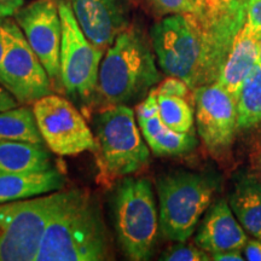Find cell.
Masks as SVG:
<instances>
[{"instance_id": "cell-1", "label": "cell", "mask_w": 261, "mask_h": 261, "mask_svg": "<svg viewBox=\"0 0 261 261\" xmlns=\"http://www.w3.org/2000/svg\"><path fill=\"white\" fill-rule=\"evenodd\" d=\"M114 259L113 240L98 200L81 189L67 190L48 221L37 261Z\"/></svg>"}, {"instance_id": "cell-2", "label": "cell", "mask_w": 261, "mask_h": 261, "mask_svg": "<svg viewBox=\"0 0 261 261\" xmlns=\"http://www.w3.org/2000/svg\"><path fill=\"white\" fill-rule=\"evenodd\" d=\"M137 25H128L108 47L99 68L96 99L107 107L138 102L161 80L155 52Z\"/></svg>"}, {"instance_id": "cell-3", "label": "cell", "mask_w": 261, "mask_h": 261, "mask_svg": "<svg viewBox=\"0 0 261 261\" xmlns=\"http://www.w3.org/2000/svg\"><path fill=\"white\" fill-rule=\"evenodd\" d=\"M112 208L117 242L127 259H151L160 231L151 182L145 178H123L114 191Z\"/></svg>"}, {"instance_id": "cell-4", "label": "cell", "mask_w": 261, "mask_h": 261, "mask_svg": "<svg viewBox=\"0 0 261 261\" xmlns=\"http://www.w3.org/2000/svg\"><path fill=\"white\" fill-rule=\"evenodd\" d=\"M218 179L212 174L175 172L159 177L160 231L173 242H187L210 208Z\"/></svg>"}, {"instance_id": "cell-5", "label": "cell", "mask_w": 261, "mask_h": 261, "mask_svg": "<svg viewBox=\"0 0 261 261\" xmlns=\"http://www.w3.org/2000/svg\"><path fill=\"white\" fill-rule=\"evenodd\" d=\"M97 165L103 180L128 177L145 167L150 151L139 130L135 110L127 104L107 107L94 119Z\"/></svg>"}, {"instance_id": "cell-6", "label": "cell", "mask_w": 261, "mask_h": 261, "mask_svg": "<svg viewBox=\"0 0 261 261\" xmlns=\"http://www.w3.org/2000/svg\"><path fill=\"white\" fill-rule=\"evenodd\" d=\"M150 39L163 73L184 80L192 91L202 86L203 39L194 11L165 16L150 29Z\"/></svg>"}, {"instance_id": "cell-7", "label": "cell", "mask_w": 261, "mask_h": 261, "mask_svg": "<svg viewBox=\"0 0 261 261\" xmlns=\"http://www.w3.org/2000/svg\"><path fill=\"white\" fill-rule=\"evenodd\" d=\"M67 190L0 204V261H37L45 230Z\"/></svg>"}, {"instance_id": "cell-8", "label": "cell", "mask_w": 261, "mask_h": 261, "mask_svg": "<svg viewBox=\"0 0 261 261\" xmlns=\"http://www.w3.org/2000/svg\"><path fill=\"white\" fill-rule=\"evenodd\" d=\"M62 22L61 85L65 94L86 108L96 100L98 77L106 51L87 39L75 18L69 0H58Z\"/></svg>"}, {"instance_id": "cell-9", "label": "cell", "mask_w": 261, "mask_h": 261, "mask_svg": "<svg viewBox=\"0 0 261 261\" xmlns=\"http://www.w3.org/2000/svg\"><path fill=\"white\" fill-rule=\"evenodd\" d=\"M5 52L0 64V84L18 103L29 104L54 92L46 69L15 18L3 19Z\"/></svg>"}, {"instance_id": "cell-10", "label": "cell", "mask_w": 261, "mask_h": 261, "mask_svg": "<svg viewBox=\"0 0 261 261\" xmlns=\"http://www.w3.org/2000/svg\"><path fill=\"white\" fill-rule=\"evenodd\" d=\"M33 112L45 144L56 155L97 151L96 137L83 114L67 98L47 94L33 103Z\"/></svg>"}, {"instance_id": "cell-11", "label": "cell", "mask_w": 261, "mask_h": 261, "mask_svg": "<svg viewBox=\"0 0 261 261\" xmlns=\"http://www.w3.org/2000/svg\"><path fill=\"white\" fill-rule=\"evenodd\" d=\"M52 84H61L62 22L58 0H33L14 15Z\"/></svg>"}, {"instance_id": "cell-12", "label": "cell", "mask_w": 261, "mask_h": 261, "mask_svg": "<svg viewBox=\"0 0 261 261\" xmlns=\"http://www.w3.org/2000/svg\"><path fill=\"white\" fill-rule=\"evenodd\" d=\"M195 115L202 142L213 155L230 148L237 127V100L218 83L194 90Z\"/></svg>"}, {"instance_id": "cell-13", "label": "cell", "mask_w": 261, "mask_h": 261, "mask_svg": "<svg viewBox=\"0 0 261 261\" xmlns=\"http://www.w3.org/2000/svg\"><path fill=\"white\" fill-rule=\"evenodd\" d=\"M69 3L85 35L103 51L129 25L123 0H69Z\"/></svg>"}, {"instance_id": "cell-14", "label": "cell", "mask_w": 261, "mask_h": 261, "mask_svg": "<svg viewBox=\"0 0 261 261\" xmlns=\"http://www.w3.org/2000/svg\"><path fill=\"white\" fill-rule=\"evenodd\" d=\"M248 236L225 200L212 205L195 237L196 246L212 254L243 249Z\"/></svg>"}, {"instance_id": "cell-15", "label": "cell", "mask_w": 261, "mask_h": 261, "mask_svg": "<svg viewBox=\"0 0 261 261\" xmlns=\"http://www.w3.org/2000/svg\"><path fill=\"white\" fill-rule=\"evenodd\" d=\"M259 35L260 31L254 29L247 22L244 23L217 80L236 100L244 80L259 62Z\"/></svg>"}, {"instance_id": "cell-16", "label": "cell", "mask_w": 261, "mask_h": 261, "mask_svg": "<svg viewBox=\"0 0 261 261\" xmlns=\"http://www.w3.org/2000/svg\"><path fill=\"white\" fill-rule=\"evenodd\" d=\"M64 182L56 168L31 173L0 172V204L61 191Z\"/></svg>"}, {"instance_id": "cell-17", "label": "cell", "mask_w": 261, "mask_h": 261, "mask_svg": "<svg viewBox=\"0 0 261 261\" xmlns=\"http://www.w3.org/2000/svg\"><path fill=\"white\" fill-rule=\"evenodd\" d=\"M228 204L244 230L261 241V182L255 175L247 173L237 175Z\"/></svg>"}, {"instance_id": "cell-18", "label": "cell", "mask_w": 261, "mask_h": 261, "mask_svg": "<svg viewBox=\"0 0 261 261\" xmlns=\"http://www.w3.org/2000/svg\"><path fill=\"white\" fill-rule=\"evenodd\" d=\"M137 122L146 144L156 156L184 155L198 144L194 133L175 132L166 126L159 115Z\"/></svg>"}, {"instance_id": "cell-19", "label": "cell", "mask_w": 261, "mask_h": 261, "mask_svg": "<svg viewBox=\"0 0 261 261\" xmlns=\"http://www.w3.org/2000/svg\"><path fill=\"white\" fill-rule=\"evenodd\" d=\"M54 168L45 144L0 142V172L31 173Z\"/></svg>"}, {"instance_id": "cell-20", "label": "cell", "mask_w": 261, "mask_h": 261, "mask_svg": "<svg viewBox=\"0 0 261 261\" xmlns=\"http://www.w3.org/2000/svg\"><path fill=\"white\" fill-rule=\"evenodd\" d=\"M0 142L45 144L33 108L15 107L0 112Z\"/></svg>"}, {"instance_id": "cell-21", "label": "cell", "mask_w": 261, "mask_h": 261, "mask_svg": "<svg viewBox=\"0 0 261 261\" xmlns=\"http://www.w3.org/2000/svg\"><path fill=\"white\" fill-rule=\"evenodd\" d=\"M261 122V67L257 63L244 80L237 99V127L248 129Z\"/></svg>"}, {"instance_id": "cell-22", "label": "cell", "mask_w": 261, "mask_h": 261, "mask_svg": "<svg viewBox=\"0 0 261 261\" xmlns=\"http://www.w3.org/2000/svg\"><path fill=\"white\" fill-rule=\"evenodd\" d=\"M159 116L166 126L180 133L194 129V110L182 97L158 94Z\"/></svg>"}, {"instance_id": "cell-23", "label": "cell", "mask_w": 261, "mask_h": 261, "mask_svg": "<svg viewBox=\"0 0 261 261\" xmlns=\"http://www.w3.org/2000/svg\"><path fill=\"white\" fill-rule=\"evenodd\" d=\"M156 16L185 14L194 11L191 0H130Z\"/></svg>"}, {"instance_id": "cell-24", "label": "cell", "mask_w": 261, "mask_h": 261, "mask_svg": "<svg viewBox=\"0 0 261 261\" xmlns=\"http://www.w3.org/2000/svg\"><path fill=\"white\" fill-rule=\"evenodd\" d=\"M178 244L168 248L160 259L165 261H208L212 260L210 253L201 249L200 247L187 246L185 242H177Z\"/></svg>"}, {"instance_id": "cell-25", "label": "cell", "mask_w": 261, "mask_h": 261, "mask_svg": "<svg viewBox=\"0 0 261 261\" xmlns=\"http://www.w3.org/2000/svg\"><path fill=\"white\" fill-rule=\"evenodd\" d=\"M190 87L184 80L179 79L177 76H169L165 79L159 87L156 89V93L162 94V96H174L185 98L190 92Z\"/></svg>"}, {"instance_id": "cell-26", "label": "cell", "mask_w": 261, "mask_h": 261, "mask_svg": "<svg viewBox=\"0 0 261 261\" xmlns=\"http://www.w3.org/2000/svg\"><path fill=\"white\" fill-rule=\"evenodd\" d=\"M136 117L137 121L149 119L155 115H159V104H158V93L155 90L150 91V93L145 97L143 102H140L136 107Z\"/></svg>"}, {"instance_id": "cell-27", "label": "cell", "mask_w": 261, "mask_h": 261, "mask_svg": "<svg viewBox=\"0 0 261 261\" xmlns=\"http://www.w3.org/2000/svg\"><path fill=\"white\" fill-rule=\"evenodd\" d=\"M247 23L256 31H261V0H248Z\"/></svg>"}, {"instance_id": "cell-28", "label": "cell", "mask_w": 261, "mask_h": 261, "mask_svg": "<svg viewBox=\"0 0 261 261\" xmlns=\"http://www.w3.org/2000/svg\"><path fill=\"white\" fill-rule=\"evenodd\" d=\"M24 5V0H0V21L11 17Z\"/></svg>"}, {"instance_id": "cell-29", "label": "cell", "mask_w": 261, "mask_h": 261, "mask_svg": "<svg viewBox=\"0 0 261 261\" xmlns=\"http://www.w3.org/2000/svg\"><path fill=\"white\" fill-rule=\"evenodd\" d=\"M244 253H246L247 260L261 261V241H248L244 246Z\"/></svg>"}, {"instance_id": "cell-30", "label": "cell", "mask_w": 261, "mask_h": 261, "mask_svg": "<svg viewBox=\"0 0 261 261\" xmlns=\"http://www.w3.org/2000/svg\"><path fill=\"white\" fill-rule=\"evenodd\" d=\"M17 103L16 98L0 84V112L17 107Z\"/></svg>"}, {"instance_id": "cell-31", "label": "cell", "mask_w": 261, "mask_h": 261, "mask_svg": "<svg viewBox=\"0 0 261 261\" xmlns=\"http://www.w3.org/2000/svg\"><path fill=\"white\" fill-rule=\"evenodd\" d=\"M212 260L215 261H242L244 260L241 250H227V252H220L212 254Z\"/></svg>"}, {"instance_id": "cell-32", "label": "cell", "mask_w": 261, "mask_h": 261, "mask_svg": "<svg viewBox=\"0 0 261 261\" xmlns=\"http://www.w3.org/2000/svg\"><path fill=\"white\" fill-rule=\"evenodd\" d=\"M5 52V40H4V32H3V19L0 21V64H2L3 57Z\"/></svg>"}, {"instance_id": "cell-33", "label": "cell", "mask_w": 261, "mask_h": 261, "mask_svg": "<svg viewBox=\"0 0 261 261\" xmlns=\"http://www.w3.org/2000/svg\"><path fill=\"white\" fill-rule=\"evenodd\" d=\"M259 65L261 67V31H260V35H259Z\"/></svg>"}, {"instance_id": "cell-34", "label": "cell", "mask_w": 261, "mask_h": 261, "mask_svg": "<svg viewBox=\"0 0 261 261\" xmlns=\"http://www.w3.org/2000/svg\"><path fill=\"white\" fill-rule=\"evenodd\" d=\"M191 2H192V4H194V8H195L196 5H197V4H200V3L202 2V0H191Z\"/></svg>"}]
</instances>
